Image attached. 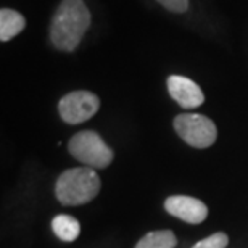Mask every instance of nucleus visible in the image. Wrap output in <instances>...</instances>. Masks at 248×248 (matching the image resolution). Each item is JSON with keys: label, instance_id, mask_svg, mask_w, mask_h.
Returning <instances> with one entry per match:
<instances>
[{"label": "nucleus", "instance_id": "9b49d317", "mask_svg": "<svg viewBox=\"0 0 248 248\" xmlns=\"http://www.w3.org/2000/svg\"><path fill=\"white\" fill-rule=\"evenodd\" d=\"M227 242H229V239H227L224 232H217V234H213L210 237H206V239L200 240L192 248H226Z\"/></svg>", "mask_w": 248, "mask_h": 248}, {"label": "nucleus", "instance_id": "423d86ee", "mask_svg": "<svg viewBox=\"0 0 248 248\" xmlns=\"http://www.w3.org/2000/svg\"><path fill=\"white\" fill-rule=\"evenodd\" d=\"M165 210L188 224H200L208 216V208L205 203L187 195L168 197L165 202Z\"/></svg>", "mask_w": 248, "mask_h": 248}, {"label": "nucleus", "instance_id": "1a4fd4ad", "mask_svg": "<svg viewBox=\"0 0 248 248\" xmlns=\"http://www.w3.org/2000/svg\"><path fill=\"white\" fill-rule=\"evenodd\" d=\"M52 229L55 235L63 242H74L81 234V224L76 217L69 215H58L53 217Z\"/></svg>", "mask_w": 248, "mask_h": 248}, {"label": "nucleus", "instance_id": "0eeeda50", "mask_svg": "<svg viewBox=\"0 0 248 248\" xmlns=\"http://www.w3.org/2000/svg\"><path fill=\"white\" fill-rule=\"evenodd\" d=\"M168 91L170 95L179 103L182 108H197L205 102V95H203L202 89L198 84H195L192 79L184 76H170L168 78Z\"/></svg>", "mask_w": 248, "mask_h": 248}, {"label": "nucleus", "instance_id": "7ed1b4c3", "mask_svg": "<svg viewBox=\"0 0 248 248\" xmlns=\"http://www.w3.org/2000/svg\"><path fill=\"white\" fill-rule=\"evenodd\" d=\"M68 150L78 161L92 170H103L113 161V150L93 131L74 134L68 143Z\"/></svg>", "mask_w": 248, "mask_h": 248}, {"label": "nucleus", "instance_id": "39448f33", "mask_svg": "<svg viewBox=\"0 0 248 248\" xmlns=\"http://www.w3.org/2000/svg\"><path fill=\"white\" fill-rule=\"evenodd\" d=\"M100 108V100L89 91H74L66 93L58 103V113L68 124H81L89 121Z\"/></svg>", "mask_w": 248, "mask_h": 248}, {"label": "nucleus", "instance_id": "20e7f679", "mask_svg": "<svg viewBox=\"0 0 248 248\" xmlns=\"http://www.w3.org/2000/svg\"><path fill=\"white\" fill-rule=\"evenodd\" d=\"M174 129L182 140L195 148H208L215 143L217 137L215 123L208 116L195 113H184L176 116Z\"/></svg>", "mask_w": 248, "mask_h": 248}, {"label": "nucleus", "instance_id": "6e6552de", "mask_svg": "<svg viewBox=\"0 0 248 248\" xmlns=\"http://www.w3.org/2000/svg\"><path fill=\"white\" fill-rule=\"evenodd\" d=\"M26 26V19L21 13L12 8L0 10V41L8 42L15 36H18Z\"/></svg>", "mask_w": 248, "mask_h": 248}, {"label": "nucleus", "instance_id": "f257e3e1", "mask_svg": "<svg viewBox=\"0 0 248 248\" xmlns=\"http://www.w3.org/2000/svg\"><path fill=\"white\" fill-rule=\"evenodd\" d=\"M91 26V12L84 0H63L50 23V41L62 52H73Z\"/></svg>", "mask_w": 248, "mask_h": 248}, {"label": "nucleus", "instance_id": "f03ea898", "mask_svg": "<svg viewBox=\"0 0 248 248\" xmlns=\"http://www.w3.org/2000/svg\"><path fill=\"white\" fill-rule=\"evenodd\" d=\"M100 192V177L92 168H73L62 172L57 179L55 193L62 205H84L97 197Z\"/></svg>", "mask_w": 248, "mask_h": 248}, {"label": "nucleus", "instance_id": "f8f14e48", "mask_svg": "<svg viewBox=\"0 0 248 248\" xmlns=\"http://www.w3.org/2000/svg\"><path fill=\"white\" fill-rule=\"evenodd\" d=\"M156 2L172 13H186L188 10V0H156Z\"/></svg>", "mask_w": 248, "mask_h": 248}, {"label": "nucleus", "instance_id": "9d476101", "mask_svg": "<svg viewBox=\"0 0 248 248\" xmlns=\"http://www.w3.org/2000/svg\"><path fill=\"white\" fill-rule=\"evenodd\" d=\"M177 239L172 231L148 232L136 244V248H174Z\"/></svg>", "mask_w": 248, "mask_h": 248}]
</instances>
